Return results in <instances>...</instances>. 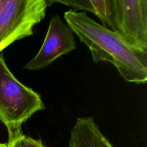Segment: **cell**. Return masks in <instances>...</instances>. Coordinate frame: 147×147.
Instances as JSON below:
<instances>
[{
  "instance_id": "obj_2",
  "label": "cell",
  "mask_w": 147,
  "mask_h": 147,
  "mask_svg": "<svg viewBox=\"0 0 147 147\" xmlns=\"http://www.w3.org/2000/svg\"><path fill=\"white\" fill-rule=\"evenodd\" d=\"M45 109L40 95L19 81L0 55V121L8 131V142L22 136L23 123Z\"/></svg>"
},
{
  "instance_id": "obj_3",
  "label": "cell",
  "mask_w": 147,
  "mask_h": 147,
  "mask_svg": "<svg viewBox=\"0 0 147 147\" xmlns=\"http://www.w3.org/2000/svg\"><path fill=\"white\" fill-rule=\"evenodd\" d=\"M47 0H0V52L11 43L33 34L45 17Z\"/></svg>"
},
{
  "instance_id": "obj_4",
  "label": "cell",
  "mask_w": 147,
  "mask_h": 147,
  "mask_svg": "<svg viewBox=\"0 0 147 147\" xmlns=\"http://www.w3.org/2000/svg\"><path fill=\"white\" fill-rule=\"evenodd\" d=\"M111 24L128 44L147 53L146 0H112Z\"/></svg>"
},
{
  "instance_id": "obj_9",
  "label": "cell",
  "mask_w": 147,
  "mask_h": 147,
  "mask_svg": "<svg viewBox=\"0 0 147 147\" xmlns=\"http://www.w3.org/2000/svg\"><path fill=\"white\" fill-rule=\"evenodd\" d=\"M47 4L58 2L60 4H65L67 6L73 7L76 9H82L84 11H88L94 13L93 7L90 3V0H73V1H47Z\"/></svg>"
},
{
  "instance_id": "obj_7",
  "label": "cell",
  "mask_w": 147,
  "mask_h": 147,
  "mask_svg": "<svg viewBox=\"0 0 147 147\" xmlns=\"http://www.w3.org/2000/svg\"><path fill=\"white\" fill-rule=\"evenodd\" d=\"M94 14L101 20L103 25L111 28L112 0H90Z\"/></svg>"
},
{
  "instance_id": "obj_5",
  "label": "cell",
  "mask_w": 147,
  "mask_h": 147,
  "mask_svg": "<svg viewBox=\"0 0 147 147\" xmlns=\"http://www.w3.org/2000/svg\"><path fill=\"white\" fill-rule=\"evenodd\" d=\"M76 49L73 32L59 15L51 18L48 30L37 54L24 67L29 70H40L51 65L62 55Z\"/></svg>"
},
{
  "instance_id": "obj_1",
  "label": "cell",
  "mask_w": 147,
  "mask_h": 147,
  "mask_svg": "<svg viewBox=\"0 0 147 147\" xmlns=\"http://www.w3.org/2000/svg\"><path fill=\"white\" fill-rule=\"evenodd\" d=\"M65 20L91 52L94 63L109 62L126 81L142 84L147 80V53L128 44L112 30L90 19L86 11H66Z\"/></svg>"
},
{
  "instance_id": "obj_10",
  "label": "cell",
  "mask_w": 147,
  "mask_h": 147,
  "mask_svg": "<svg viewBox=\"0 0 147 147\" xmlns=\"http://www.w3.org/2000/svg\"><path fill=\"white\" fill-rule=\"evenodd\" d=\"M0 147H8L7 144H1L0 143Z\"/></svg>"
},
{
  "instance_id": "obj_8",
  "label": "cell",
  "mask_w": 147,
  "mask_h": 147,
  "mask_svg": "<svg viewBox=\"0 0 147 147\" xmlns=\"http://www.w3.org/2000/svg\"><path fill=\"white\" fill-rule=\"evenodd\" d=\"M8 147H45L40 139H34L22 135L8 142Z\"/></svg>"
},
{
  "instance_id": "obj_6",
  "label": "cell",
  "mask_w": 147,
  "mask_h": 147,
  "mask_svg": "<svg viewBox=\"0 0 147 147\" xmlns=\"http://www.w3.org/2000/svg\"><path fill=\"white\" fill-rule=\"evenodd\" d=\"M68 147H113L101 133L93 117L77 119L70 133Z\"/></svg>"
}]
</instances>
